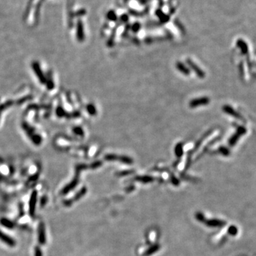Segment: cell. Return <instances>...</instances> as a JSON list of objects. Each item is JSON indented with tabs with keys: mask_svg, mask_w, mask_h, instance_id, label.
Listing matches in <instances>:
<instances>
[{
	"mask_svg": "<svg viewBox=\"0 0 256 256\" xmlns=\"http://www.w3.org/2000/svg\"><path fill=\"white\" fill-rule=\"evenodd\" d=\"M32 68L33 70L36 73V76H37L38 79H39V81L43 84L46 83V78L44 75H43V72H42V71L41 70V68H40L37 62H34V63H33Z\"/></svg>",
	"mask_w": 256,
	"mask_h": 256,
	"instance_id": "6da1fadb",
	"label": "cell"
},
{
	"mask_svg": "<svg viewBox=\"0 0 256 256\" xmlns=\"http://www.w3.org/2000/svg\"><path fill=\"white\" fill-rule=\"evenodd\" d=\"M0 240L3 241L4 243H7L8 246L11 247L15 246L16 245V242L13 240L12 238L6 235V234H4L2 231H1V230H0Z\"/></svg>",
	"mask_w": 256,
	"mask_h": 256,
	"instance_id": "7a4b0ae2",
	"label": "cell"
},
{
	"mask_svg": "<svg viewBox=\"0 0 256 256\" xmlns=\"http://www.w3.org/2000/svg\"><path fill=\"white\" fill-rule=\"evenodd\" d=\"M208 102V99L206 98H197V99H194L191 100L190 102V107H197L199 105H206Z\"/></svg>",
	"mask_w": 256,
	"mask_h": 256,
	"instance_id": "3957f363",
	"label": "cell"
},
{
	"mask_svg": "<svg viewBox=\"0 0 256 256\" xmlns=\"http://www.w3.org/2000/svg\"><path fill=\"white\" fill-rule=\"evenodd\" d=\"M186 62H187V63L190 65V67H191V68L195 71V73L197 74V76H199V77H202V78H203V77L204 76V72H203V71L201 70V69H199V68L197 66V65H196L194 63H193V62H192L191 60L187 59L186 60Z\"/></svg>",
	"mask_w": 256,
	"mask_h": 256,
	"instance_id": "277c9868",
	"label": "cell"
},
{
	"mask_svg": "<svg viewBox=\"0 0 256 256\" xmlns=\"http://www.w3.org/2000/svg\"><path fill=\"white\" fill-rule=\"evenodd\" d=\"M36 202V192H34L30 200V212L32 214H33V213H34V209H35Z\"/></svg>",
	"mask_w": 256,
	"mask_h": 256,
	"instance_id": "5b68a950",
	"label": "cell"
},
{
	"mask_svg": "<svg viewBox=\"0 0 256 256\" xmlns=\"http://www.w3.org/2000/svg\"><path fill=\"white\" fill-rule=\"evenodd\" d=\"M177 68L179 69V71H181V72H182L183 74H185V75H189L190 71L189 69L185 67V65H184V64H182V63H180V62H178V63H177Z\"/></svg>",
	"mask_w": 256,
	"mask_h": 256,
	"instance_id": "8992f818",
	"label": "cell"
},
{
	"mask_svg": "<svg viewBox=\"0 0 256 256\" xmlns=\"http://www.w3.org/2000/svg\"><path fill=\"white\" fill-rule=\"evenodd\" d=\"M39 241L41 243H44L45 241V234H44V228L43 226L39 227Z\"/></svg>",
	"mask_w": 256,
	"mask_h": 256,
	"instance_id": "52a82bcc",
	"label": "cell"
},
{
	"mask_svg": "<svg viewBox=\"0 0 256 256\" xmlns=\"http://www.w3.org/2000/svg\"><path fill=\"white\" fill-rule=\"evenodd\" d=\"M11 105H12V101H8L7 102H5V103H4L0 106V114H1V113L2 112V111L4 110L5 108H7V107H9V106H10Z\"/></svg>",
	"mask_w": 256,
	"mask_h": 256,
	"instance_id": "ba28073f",
	"label": "cell"
},
{
	"mask_svg": "<svg viewBox=\"0 0 256 256\" xmlns=\"http://www.w3.org/2000/svg\"><path fill=\"white\" fill-rule=\"evenodd\" d=\"M88 111L90 115H95L96 113V110L95 108V107L93 105H89L88 106Z\"/></svg>",
	"mask_w": 256,
	"mask_h": 256,
	"instance_id": "9c48e42d",
	"label": "cell"
},
{
	"mask_svg": "<svg viewBox=\"0 0 256 256\" xmlns=\"http://www.w3.org/2000/svg\"><path fill=\"white\" fill-rule=\"evenodd\" d=\"M74 132L75 133H76V134H78L79 135H83V129H82L81 128H80V127H76L74 129Z\"/></svg>",
	"mask_w": 256,
	"mask_h": 256,
	"instance_id": "30bf717a",
	"label": "cell"
},
{
	"mask_svg": "<svg viewBox=\"0 0 256 256\" xmlns=\"http://www.w3.org/2000/svg\"><path fill=\"white\" fill-rule=\"evenodd\" d=\"M46 82H47V87H48V88L49 90L54 88V83H53L52 80H46Z\"/></svg>",
	"mask_w": 256,
	"mask_h": 256,
	"instance_id": "8fae6325",
	"label": "cell"
},
{
	"mask_svg": "<svg viewBox=\"0 0 256 256\" xmlns=\"http://www.w3.org/2000/svg\"><path fill=\"white\" fill-rule=\"evenodd\" d=\"M176 148H177V149H176L177 153V154H182V152H183L182 144H179L178 145H177V147H176Z\"/></svg>",
	"mask_w": 256,
	"mask_h": 256,
	"instance_id": "7c38bea8",
	"label": "cell"
},
{
	"mask_svg": "<svg viewBox=\"0 0 256 256\" xmlns=\"http://www.w3.org/2000/svg\"><path fill=\"white\" fill-rule=\"evenodd\" d=\"M57 115L59 117L64 116V111H63V110L62 109V108H61V107H58V110H57Z\"/></svg>",
	"mask_w": 256,
	"mask_h": 256,
	"instance_id": "4fadbf2b",
	"label": "cell"
}]
</instances>
